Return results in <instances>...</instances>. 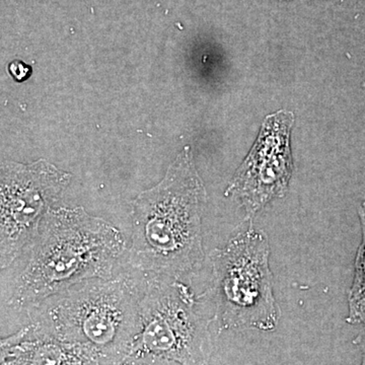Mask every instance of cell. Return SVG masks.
<instances>
[{
    "mask_svg": "<svg viewBox=\"0 0 365 365\" xmlns=\"http://www.w3.org/2000/svg\"><path fill=\"white\" fill-rule=\"evenodd\" d=\"M294 123V115L287 110L266 117L256 143L228 185L225 196L241 203L247 222H253L274 199L287 195L294 172L290 146Z\"/></svg>",
    "mask_w": 365,
    "mask_h": 365,
    "instance_id": "7",
    "label": "cell"
},
{
    "mask_svg": "<svg viewBox=\"0 0 365 365\" xmlns=\"http://www.w3.org/2000/svg\"><path fill=\"white\" fill-rule=\"evenodd\" d=\"M361 242L355 257L354 277L348 292V316L350 325L365 327V201L359 207Z\"/></svg>",
    "mask_w": 365,
    "mask_h": 365,
    "instance_id": "9",
    "label": "cell"
},
{
    "mask_svg": "<svg viewBox=\"0 0 365 365\" xmlns=\"http://www.w3.org/2000/svg\"><path fill=\"white\" fill-rule=\"evenodd\" d=\"M353 343L359 348L360 352H361V364L360 365H365V329L355 338Z\"/></svg>",
    "mask_w": 365,
    "mask_h": 365,
    "instance_id": "12",
    "label": "cell"
},
{
    "mask_svg": "<svg viewBox=\"0 0 365 365\" xmlns=\"http://www.w3.org/2000/svg\"><path fill=\"white\" fill-rule=\"evenodd\" d=\"M0 365H102L81 345L66 342L37 327H24L0 342Z\"/></svg>",
    "mask_w": 365,
    "mask_h": 365,
    "instance_id": "8",
    "label": "cell"
},
{
    "mask_svg": "<svg viewBox=\"0 0 365 365\" xmlns=\"http://www.w3.org/2000/svg\"><path fill=\"white\" fill-rule=\"evenodd\" d=\"M125 251L123 235L112 223L83 208L51 210L21 256L7 304L30 312L86 281L109 279Z\"/></svg>",
    "mask_w": 365,
    "mask_h": 365,
    "instance_id": "1",
    "label": "cell"
},
{
    "mask_svg": "<svg viewBox=\"0 0 365 365\" xmlns=\"http://www.w3.org/2000/svg\"><path fill=\"white\" fill-rule=\"evenodd\" d=\"M68 182V175L46 163L2 168L0 266L13 265L39 232Z\"/></svg>",
    "mask_w": 365,
    "mask_h": 365,
    "instance_id": "6",
    "label": "cell"
},
{
    "mask_svg": "<svg viewBox=\"0 0 365 365\" xmlns=\"http://www.w3.org/2000/svg\"><path fill=\"white\" fill-rule=\"evenodd\" d=\"M9 71L14 81L24 83L32 74V67L26 64L21 60H14L9 66Z\"/></svg>",
    "mask_w": 365,
    "mask_h": 365,
    "instance_id": "10",
    "label": "cell"
},
{
    "mask_svg": "<svg viewBox=\"0 0 365 365\" xmlns=\"http://www.w3.org/2000/svg\"><path fill=\"white\" fill-rule=\"evenodd\" d=\"M180 279L150 276L140 299V327L130 356L180 365H209L210 324L200 299Z\"/></svg>",
    "mask_w": 365,
    "mask_h": 365,
    "instance_id": "5",
    "label": "cell"
},
{
    "mask_svg": "<svg viewBox=\"0 0 365 365\" xmlns=\"http://www.w3.org/2000/svg\"><path fill=\"white\" fill-rule=\"evenodd\" d=\"M237 228L225 247L211 252L213 318L222 330L273 331L280 321L269 265L267 235L253 222Z\"/></svg>",
    "mask_w": 365,
    "mask_h": 365,
    "instance_id": "4",
    "label": "cell"
},
{
    "mask_svg": "<svg viewBox=\"0 0 365 365\" xmlns=\"http://www.w3.org/2000/svg\"><path fill=\"white\" fill-rule=\"evenodd\" d=\"M120 365H173V362L150 356H131Z\"/></svg>",
    "mask_w": 365,
    "mask_h": 365,
    "instance_id": "11",
    "label": "cell"
},
{
    "mask_svg": "<svg viewBox=\"0 0 365 365\" xmlns=\"http://www.w3.org/2000/svg\"><path fill=\"white\" fill-rule=\"evenodd\" d=\"M141 295L135 279L122 273L86 281L28 313L43 332L83 346L102 365H120L130 356L139 332Z\"/></svg>",
    "mask_w": 365,
    "mask_h": 365,
    "instance_id": "3",
    "label": "cell"
},
{
    "mask_svg": "<svg viewBox=\"0 0 365 365\" xmlns=\"http://www.w3.org/2000/svg\"><path fill=\"white\" fill-rule=\"evenodd\" d=\"M206 191L189 148L162 182L132 205L129 264L148 276L180 279L204 261L202 217Z\"/></svg>",
    "mask_w": 365,
    "mask_h": 365,
    "instance_id": "2",
    "label": "cell"
}]
</instances>
